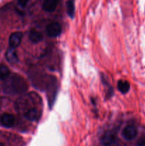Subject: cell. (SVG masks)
<instances>
[{
    "mask_svg": "<svg viewBox=\"0 0 145 146\" xmlns=\"http://www.w3.org/2000/svg\"><path fill=\"white\" fill-rule=\"evenodd\" d=\"M16 118L15 116L12 114L10 113H4L0 118V122L1 125H4L7 128H11L15 123Z\"/></svg>",
    "mask_w": 145,
    "mask_h": 146,
    "instance_id": "obj_5",
    "label": "cell"
},
{
    "mask_svg": "<svg viewBox=\"0 0 145 146\" xmlns=\"http://www.w3.org/2000/svg\"><path fill=\"white\" fill-rule=\"evenodd\" d=\"M115 140V135L112 132H107L105 133L102 137V143L105 145H112Z\"/></svg>",
    "mask_w": 145,
    "mask_h": 146,
    "instance_id": "obj_10",
    "label": "cell"
},
{
    "mask_svg": "<svg viewBox=\"0 0 145 146\" xmlns=\"http://www.w3.org/2000/svg\"><path fill=\"white\" fill-rule=\"evenodd\" d=\"M28 1L29 0H17L18 1V4L21 6V7H24L26 6V4H28Z\"/></svg>",
    "mask_w": 145,
    "mask_h": 146,
    "instance_id": "obj_16",
    "label": "cell"
},
{
    "mask_svg": "<svg viewBox=\"0 0 145 146\" xmlns=\"http://www.w3.org/2000/svg\"><path fill=\"white\" fill-rule=\"evenodd\" d=\"M28 36H29L30 41L34 44H37L42 41L43 39V34L40 31H36V30L30 31Z\"/></svg>",
    "mask_w": 145,
    "mask_h": 146,
    "instance_id": "obj_11",
    "label": "cell"
},
{
    "mask_svg": "<svg viewBox=\"0 0 145 146\" xmlns=\"http://www.w3.org/2000/svg\"><path fill=\"white\" fill-rule=\"evenodd\" d=\"M41 98L36 94L29 93L19 97L16 100L15 108L18 112L24 114L31 108H38L37 106L41 104Z\"/></svg>",
    "mask_w": 145,
    "mask_h": 146,
    "instance_id": "obj_2",
    "label": "cell"
},
{
    "mask_svg": "<svg viewBox=\"0 0 145 146\" xmlns=\"http://www.w3.org/2000/svg\"><path fill=\"white\" fill-rule=\"evenodd\" d=\"M66 10L68 15L71 18H73L75 11V1L74 0H68L66 1Z\"/></svg>",
    "mask_w": 145,
    "mask_h": 146,
    "instance_id": "obj_13",
    "label": "cell"
},
{
    "mask_svg": "<svg viewBox=\"0 0 145 146\" xmlns=\"http://www.w3.org/2000/svg\"><path fill=\"white\" fill-rule=\"evenodd\" d=\"M3 84V91L8 94H21L28 89V84L22 76L17 74L9 76Z\"/></svg>",
    "mask_w": 145,
    "mask_h": 146,
    "instance_id": "obj_1",
    "label": "cell"
},
{
    "mask_svg": "<svg viewBox=\"0 0 145 146\" xmlns=\"http://www.w3.org/2000/svg\"><path fill=\"white\" fill-rule=\"evenodd\" d=\"M23 115L28 121H36L39 119L41 115V111H39L38 108H34L27 111Z\"/></svg>",
    "mask_w": 145,
    "mask_h": 146,
    "instance_id": "obj_6",
    "label": "cell"
},
{
    "mask_svg": "<svg viewBox=\"0 0 145 146\" xmlns=\"http://www.w3.org/2000/svg\"><path fill=\"white\" fill-rule=\"evenodd\" d=\"M10 76V71L4 64H0V80L5 81Z\"/></svg>",
    "mask_w": 145,
    "mask_h": 146,
    "instance_id": "obj_14",
    "label": "cell"
},
{
    "mask_svg": "<svg viewBox=\"0 0 145 146\" xmlns=\"http://www.w3.org/2000/svg\"><path fill=\"white\" fill-rule=\"evenodd\" d=\"M0 146H4V145H3V143H0Z\"/></svg>",
    "mask_w": 145,
    "mask_h": 146,
    "instance_id": "obj_17",
    "label": "cell"
},
{
    "mask_svg": "<svg viewBox=\"0 0 145 146\" xmlns=\"http://www.w3.org/2000/svg\"><path fill=\"white\" fill-rule=\"evenodd\" d=\"M5 56L7 61L11 64H16L18 61V56H17L16 51L15 48H12V47H9L7 50Z\"/></svg>",
    "mask_w": 145,
    "mask_h": 146,
    "instance_id": "obj_9",
    "label": "cell"
},
{
    "mask_svg": "<svg viewBox=\"0 0 145 146\" xmlns=\"http://www.w3.org/2000/svg\"><path fill=\"white\" fill-rule=\"evenodd\" d=\"M46 33L48 36L55 38L61 33V26L57 22H53L48 24L46 27Z\"/></svg>",
    "mask_w": 145,
    "mask_h": 146,
    "instance_id": "obj_3",
    "label": "cell"
},
{
    "mask_svg": "<svg viewBox=\"0 0 145 146\" xmlns=\"http://www.w3.org/2000/svg\"><path fill=\"white\" fill-rule=\"evenodd\" d=\"M105 146H114V145H105Z\"/></svg>",
    "mask_w": 145,
    "mask_h": 146,
    "instance_id": "obj_18",
    "label": "cell"
},
{
    "mask_svg": "<svg viewBox=\"0 0 145 146\" xmlns=\"http://www.w3.org/2000/svg\"><path fill=\"white\" fill-rule=\"evenodd\" d=\"M22 38V34L21 32H14L10 35L9 38V44L10 47L16 48L20 45Z\"/></svg>",
    "mask_w": 145,
    "mask_h": 146,
    "instance_id": "obj_7",
    "label": "cell"
},
{
    "mask_svg": "<svg viewBox=\"0 0 145 146\" xmlns=\"http://www.w3.org/2000/svg\"><path fill=\"white\" fill-rule=\"evenodd\" d=\"M117 88L122 94H127L130 88V84L127 81L119 80L117 83Z\"/></svg>",
    "mask_w": 145,
    "mask_h": 146,
    "instance_id": "obj_12",
    "label": "cell"
},
{
    "mask_svg": "<svg viewBox=\"0 0 145 146\" xmlns=\"http://www.w3.org/2000/svg\"><path fill=\"white\" fill-rule=\"evenodd\" d=\"M136 135H137V129L134 125H127L122 131V136L127 141L133 140L136 136Z\"/></svg>",
    "mask_w": 145,
    "mask_h": 146,
    "instance_id": "obj_4",
    "label": "cell"
},
{
    "mask_svg": "<svg viewBox=\"0 0 145 146\" xmlns=\"http://www.w3.org/2000/svg\"><path fill=\"white\" fill-rule=\"evenodd\" d=\"M58 4V0H45L43 3V9L47 12H53L55 11Z\"/></svg>",
    "mask_w": 145,
    "mask_h": 146,
    "instance_id": "obj_8",
    "label": "cell"
},
{
    "mask_svg": "<svg viewBox=\"0 0 145 146\" xmlns=\"http://www.w3.org/2000/svg\"><path fill=\"white\" fill-rule=\"evenodd\" d=\"M137 146H145V135L141 137L136 143Z\"/></svg>",
    "mask_w": 145,
    "mask_h": 146,
    "instance_id": "obj_15",
    "label": "cell"
}]
</instances>
